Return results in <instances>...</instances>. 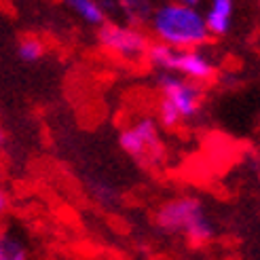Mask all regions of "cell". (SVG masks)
<instances>
[{"instance_id": "cell-3", "label": "cell", "mask_w": 260, "mask_h": 260, "mask_svg": "<svg viewBox=\"0 0 260 260\" xmlns=\"http://www.w3.org/2000/svg\"><path fill=\"white\" fill-rule=\"evenodd\" d=\"M157 224L190 243H207L214 237V222L197 197H176L163 203L157 212Z\"/></svg>"}, {"instance_id": "cell-9", "label": "cell", "mask_w": 260, "mask_h": 260, "mask_svg": "<svg viewBox=\"0 0 260 260\" xmlns=\"http://www.w3.org/2000/svg\"><path fill=\"white\" fill-rule=\"evenodd\" d=\"M63 5L83 23L93 25V28H100L108 21V11L104 9L102 0H63Z\"/></svg>"}, {"instance_id": "cell-6", "label": "cell", "mask_w": 260, "mask_h": 260, "mask_svg": "<svg viewBox=\"0 0 260 260\" xmlns=\"http://www.w3.org/2000/svg\"><path fill=\"white\" fill-rule=\"evenodd\" d=\"M119 146L136 161H154L161 154V127L150 116L127 125L119 134Z\"/></svg>"}, {"instance_id": "cell-14", "label": "cell", "mask_w": 260, "mask_h": 260, "mask_svg": "<svg viewBox=\"0 0 260 260\" xmlns=\"http://www.w3.org/2000/svg\"><path fill=\"white\" fill-rule=\"evenodd\" d=\"M5 140H7V138H5V132L0 129V146H5Z\"/></svg>"}, {"instance_id": "cell-12", "label": "cell", "mask_w": 260, "mask_h": 260, "mask_svg": "<svg viewBox=\"0 0 260 260\" xmlns=\"http://www.w3.org/2000/svg\"><path fill=\"white\" fill-rule=\"evenodd\" d=\"M7 207H9V201H7V194L3 192V188H0V218H3V214L7 212Z\"/></svg>"}, {"instance_id": "cell-5", "label": "cell", "mask_w": 260, "mask_h": 260, "mask_svg": "<svg viewBox=\"0 0 260 260\" xmlns=\"http://www.w3.org/2000/svg\"><path fill=\"white\" fill-rule=\"evenodd\" d=\"M98 43L108 53L127 61H138L146 57L150 47L148 36L140 28H134V25L127 23H110V21L98 28Z\"/></svg>"}, {"instance_id": "cell-7", "label": "cell", "mask_w": 260, "mask_h": 260, "mask_svg": "<svg viewBox=\"0 0 260 260\" xmlns=\"http://www.w3.org/2000/svg\"><path fill=\"white\" fill-rule=\"evenodd\" d=\"M203 19L210 36H226L235 21V0H207Z\"/></svg>"}, {"instance_id": "cell-2", "label": "cell", "mask_w": 260, "mask_h": 260, "mask_svg": "<svg viewBox=\"0 0 260 260\" xmlns=\"http://www.w3.org/2000/svg\"><path fill=\"white\" fill-rule=\"evenodd\" d=\"M157 85L161 102L157 108V123L172 129L184 121H192L203 108V87L172 72H159Z\"/></svg>"}, {"instance_id": "cell-13", "label": "cell", "mask_w": 260, "mask_h": 260, "mask_svg": "<svg viewBox=\"0 0 260 260\" xmlns=\"http://www.w3.org/2000/svg\"><path fill=\"white\" fill-rule=\"evenodd\" d=\"M176 3H180V5H186V7H194V9H199L203 0H176Z\"/></svg>"}, {"instance_id": "cell-8", "label": "cell", "mask_w": 260, "mask_h": 260, "mask_svg": "<svg viewBox=\"0 0 260 260\" xmlns=\"http://www.w3.org/2000/svg\"><path fill=\"white\" fill-rule=\"evenodd\" d=\"M102 5L106 11H116L121 13V17L127 25H146L152 17L154 5L152 0H102Z\"/></svg>"}, {"instance_id": "cell-1", "label": "cell", "mask_w": 260, "mask_h": 260, "mask_svg": "<svg viewBox=\"0 0 260 260\" xmlns=\"http://www.w3.org/2000/svg\"><path fill=\"white\" fill-rule=\"evenodd\" d=\"M148 28L157 43L174 49H199L210 38L203 11L180 5L176 0L154 7Z\"/></svg>"}, {"instance_id": "cell-4", "label": "cell", "mask_w": 260, "mask_h": 260, "mask_svg": "<svg viewBox=\"0 0 260 260\" xmlns=\"http://www.w3.org/2000/svg\"><path fill=\"white\" fill-rule=\"evenodd\" d=\"M146 57L150 66L157 68L159 72H172L199 85L212 81L216 74L214 59L201 53L199 49H174L161 43H154L148 47Z\"/></svg>"}, {"instance_id": "cell-11", "label": "cell", "mask_w": 260, "mask_h": 260, "mask_svg": "<svg viewBox=\"0 0 260 260\" xmlns=\"http://www.w3.org/2000/svg\"><path fill=\"white\" fill-rule=\"evenodd\" d=\"M0 260H28V252L19 239L3 233L0 235Z\"/></svg>"}, {"instance_id": "cell-10", "label": "cell", "mask_w": 260, "mask_h": 260, "mask_svg": "<svg viewBox=\"0 0 260 260\" xmlns=\"http://www.w3.org/2000/svg\"><path fill=\"white\" fill-rule=\"evenodd\" d=\"M45 55V45L34 36H25L17 43V57L25 63H36Z\"/></svg>"}, {"instance_id": "cell-15", "label": "cell", "mask_w": 260, "mask_h": 260, "mask_svg": "<svg viewBox=\"0 0 260 260\" xmlns=\"http://www.w3.org/2000/svg\"><path fill=\"white\" fill-rule=\"evenodd\" d=\"M256 146H258V150H260V134H258V142H256Z\"/></svg>"}]
</instances>
